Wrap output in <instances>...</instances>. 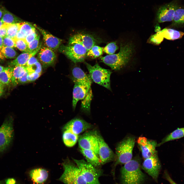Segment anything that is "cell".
<instances>
[{"instance_id":"6","label":"cell","mask_w":184,"mask_h":184,"mask_svg":"<svg viewBox=\"0 0 184 184\" xmlns=\"http://www.w3.org/2000/svg\"><path fill=\"white\" fill-rule=\"evenodd\" d=\"M85 63L92 80L111 90L110 77L112 72L109 70L102 67L97 63L93 66L86 62Z\"/></svg>"},{"instance_id":"31","label":"cell","mask_w":184,"mask_h":184,"mask_svg":"<svg viewBox=\"0 0 184 184\" xmlns=\"http://www.w3.org/2000/svg\"><path fill=\"white\" fill-rule=\"evenodd\" d=\"M93 94L91 89L89 90L85 97L82 100L81 109L82 111L89 113L90 111V105Z\"/></svg>"},{"instance_id":"8","label":"cell","mask_w":184,"mask_h":184,"mask_svg":"<svg viewBox=\"0 0 184 184\" xmlns=\"http://www.w3.org/2000/svg\"><path fill=\"white\" fill-rule=\"evenodd\" d=\"M59 48L60 52L75 63L84 62L87 52L84 46L76 43L61 45Z\"/></svg>"},{"instance_id":"30","label":"cell","mask_w":184,"mask_h":184,"mask_svg":"<svg viewBox=\"0 0 184 184\" xmlns=\"http://www.w3.org/2000/svg\"><path fill=\"white\" fill-rule=\"evenodd\" d=\"M172 24L178 25L184 24V7L179 6L176 10L174 15Z\"/></svg>"},{"instance_id":"7","label":"cell","mask_w":184,"mask_h":184,"mask_svg":"<svg viewBox=\"0 0 184 184\" xmlns=\"http://www.w3.org/2000/svg\"><path fill=\"white\" fill-rule=\"evenodd\" d=\"M73 160L79 169L87 184H101L99 177L102 175V170L93 166L83 159Z\"/></svg>"},{"instance_id":"3","label":"cell","mask_w":184,"mask_h":184,"mask_svg":"<svg viewBox=\"0 0 184 184\" xmlns=\"http://www.w3.org/2000/svg\"><path fill=\"white\" fill-rule=\"evenodd\" d=\"M135 141L134 136L128 135L117 145L116 151V162L112 172L113 176L115 175V168L117 165L125 164L132 158Z\"/></svg>"},{"instance_id":"18","label":"cell","mask_w":184,"mask_h":184,"mask_svg":"<svg viewBox=\"0 0 184 184\" xmlns=\"http://www.w3.org/2000/svg\"><path fill=\"white\" fill-rule=\"evenodd\" d=\"M42 34L44 42L47 47L53 50L59 48L62 40L48 33L44 29L34 25Z\"/></svg>"},{"instance_id":"15","label":"cell","mask_w":184,"mask_h":184,"mask_svg":"<svg viewBox=\"0 0 184 184\" xmlns=\"http://www.w3.org/2000/svg\"><path fill=\"white\" fill-rule=\"evenodd\" d=\"M91 127V125L85 121L80 118H76L67 123L63 129V131L69 130L73 133L78 135Z\"/></svg>"},{"instance_id":"52","label":"cell","mask_w":184,"mask_h":184,"mask_svg":"<svg viewBox=\"0 0 184 184\" xmlns=\"http://www.w3.org/2000/svg\"><path fill=\"white\" fill-rule=\"evenodd\" d=\"M4 85L0 81V90H4Z\"/></svg>"},{"instance_id":"33","label":"cell","mask_w":184,"mask_h":184,"mask_svg":"<svg viewBox=\"0 0 184 184\" xmlns=\"http://www.w3.org/2000/svg\"><path fill=\"white\" fill-rule=\"evenodd\" d=\"M103 51V48L95 45L87 52L86 56L91 58L94 59L102 55Z\"/></svg>"},{"instance_id":"34","label":"cell","mask_w":184,"mask_h":184,"mask_svg":"<svg viewBox=\"0 0 184 184\" xmlns=\"http://www.w3.org/2000/svg\"><path fill=\"white\" fill-rule=\"evenodd\" d=\"M1 51L5 57L7 59H13L16 57L17 52L11 47L3 46Z\"/></svg>"},{"instance_id":"23","label":"cell","mask_w":184,"mask_h":184,"mask_svg":"<svg viewBox=\"0 0 184 184\" xmlns=\"http://www.w3.org/2000/svg\"><path fill=\"white\" fill-rule=\"evenodd\" d=\"M159 32L164 38L170 40L181 38L184 35V32L172 29L165 28Z\"/></svg>"},{"instance_id":"25","label":"cell","mask_w":184,"mask_h":184,"mask_svg":"<svg viewBox=\"0 0 184 184\" xmlns=\"http://www.w3.org/2000/svg\"><path fill=\"white\" fill-rule=\"evenodd\" d=\"M27 71V66H14L11 83L14 86L18 84V81Z\"/></svg>"},{"instance_id":"22","label":"cell","mask_w":184,"mask_h":184,"mask_svg":"<svg viewBox=\"0 0 184 184\" xmlns=\"http://www.w3.org/2000/svg\"><path fill=\"white\" fill-rule=\"evenodd\" d=\"M80 151L87 162L97 168L101 165L99 158L93 151L82 149H80Z\"/></svg>"},{"instance_id":"53","label":"cell","mask_w":184,"mask_h":184,"mask_svg":"<svg viewBox=\"0 0 184 184\" xmlns=\"http://www.w3.org/2000/svg\"><path fill=\"white\" fill-rule=\"evenodd\" d=\"M5 67L0 65V73L2 72L4 69Z\"/></svg>"},{"instance_id":"51","label":"cell","mask_w":184,"mask_h":184,"mask_svg":"<svg viewBox=\"0 0 184 184\" xmlns=\"http://www.w3.org/2000/svg\"><path fill=\"white\" fill-rule=\"evenodd\" d=\"M5 24L1 20V19L0 20V28H2L3 27Z\"/></svg>"},{"instance_id":"28","label":"cell","mask_w":184,"mask_h":184,"mask_svg":"<svg viewBox=\"0 0 184 184\" xmlns=\"http://www.w3.org/2000/svg\"><path fill=\"white\" fill-rule=\"evenodd\" d=\"M14 66L5 67L0 73V81L4 85H8L11 82Z\"/></svg>"},{"instance_id":"13","label":"cell","mask_w":184,"mask_h":184,"mask_svg":"<svg viewBox=\"0 0 184 184\" xmlns=\"http://www.w3.org/2000/svg\"><path fill=\"white\" fill-rule=\"evenodd\" d=\"M137 142L144 159L148 158L157 152L156 150L157 143L155 140L147 139L144 137H139Z\"/></svg>"},{"instance_id":"42","label":"cell","mask_w":184,"mask_h":184,"mask_svg":"<svg viewBox=\"0 0 184 184\" xmlns=\"http://www.w3.org/2000/svg\"><path fill=\"white\" fill-rule=\"evenodd\" d=\"M37 35L36 31H35L27 35L25 37V39L28 44L34 40Z\"/></svg>"},{"instance_id":"35","label":"cell","mask_w":184,"mask_h":184,"mask_svg":"<svg viewBox=\"0 0 184 184\" xmlns=\"http://www.w3.org/2000/svg\"><path fill=\"white\" fill-rule=\"evenodd\" d=\"M16 47L20 51L28 52V44L25 39H15Z\"/></svg>"},{"instance_id":"49","label":"cell","mask_w":184,"mask_h":184,"mask_svg":"<svg viewBox=\"0 0 184 184\" xmlns=\"http://www.w3.org/2000/svg\"><path fill=\"white\" fill-rule=\"evenodd\" d=\"M3 46V38L0 36V50H1Z\"/></svg>"},{"instance_id":"46","label":"cell","mask_w":184,"mask_h":184,"mask_svg":"<svg viewBox=\"0 0 184 184\" xmlns=\"http://www.w3.org/2000/svg\"><path fill=\"white\" fill-rule=\"evenodd\" d=\"M7 25L5 24L3 27L0 28V36L3 38L7 36Z\"/></svg>"},{"instance_id":"20","label":"cell","mask_w":184,"mask_h":184,"mask_svg":"<svg viewBox=\"0 0 184 184\" xmlns=\"http://www.w3.org/2000/svg\"><path fill=\"white\" fill-rule=\"evenodd\" d=\"M29 175L31 180L35 183L43 184L48 178V173L44 169L37 168L30 170Z\"/></svg>"},{"instance_id":"14","label":"cell","mask_w":184,"mask_h":184,"mask_svg":"<svg viewBox=\"0 0 184 184\" xmlns=\"http://www.w3.org/2000/svg\"><path fill=\"white\" fill-rule=\"evenodd\" d=\"M96 135L98 143V156L101 164H105L115 159V155L103 138L99 135Z\"/></svg>"},{"instance_id":"36","label":"cell","mask_w":184,"mask_h":184,"mask_svg":"<svg viewBox=\"0 0 184 184\" xmlns=\"http://www.w3.org/2000/svg\"><path fill=\"white\" fill-rule=\"evenodd\" d=\"M118 49L116 42H112L107 44L103 49V51L109 55H111L114 54Z\"/></svg>"},{"instance_id":"29","label":"cell","mask_w":184,"mask_h":184,"mask_svg":"<svg viewBox=\"0 0 184 184\" xmlns=\"http://www.w3.org/2000/svg\"><path fill=\"white\" fill-rule=\"evenodd\" d=\"M31 57L30 53L24 52L18 56L15 60L9 62V66H26L29 59Z\"/></svg>"},{"instance_id":"27","label":"cell","mask_w":184,"mask_h":184,"mask_svg":"<svg viewBox=\"0 0 184 184\" xmlns=\"http://www.w3.org/2000/svg\"><path fill=\"white\" fill-rule=\"evenodd\" d=\"M4 24H12L22 22V20L8 10L4 7L3 15L1 19Z\"/></svg>"},{"instance_id":"11","label":"cell","mask_w":184,"mask_h":184,"mask_svg":"<svg viewBox=\"0 0 184 184\" xmlns=\"http://www.w3.org/2000/svg\"><path fill=\"white\" fill-rule=\"evenodd\" d=\"M100 39L88 34L78 33L74 34L69 39L68 43H76L84 46L87 52L94 46L101 42Z\"/></svg>"},{"instance_id":"44","label":"cell","mask_w":184,"mask_h":184,"mask_svg":"<svg viewBox=\"0 0 184 184\" xmlns=\"http://www.w3.org/2000/svg\"><path fill=\"white\" fill-rule=\"evenodd\" d=\"M28 74V72L27 70L25 74L19 80L18 84H24L29 82L27 78Z\"/></svg>"},{"instance_id":"10","label":"cell","mask_w":184,"mask_h":184,"mask_svg":"<svg viewBox=\"0 0 184 184\" xmlns=\"http://www.w3.org/2000/svg\"><path fill=\"white\" fill-rule=\"evenodd\" d=\"M142 168L156 182L161 168L157 152L151 157L144 159Z\"/></svg>"},{"instance_id":"32","label":"cell","mask_w":184,"mask_h":184,"mask_svg":"<svg viewBox=\"0 0 184 184\" xmlns=\"http://www.w3.org/2000/svg\"><path fill=\"white\" fill-rule=\"evenodd\" d=\"M19 23L7 24L6 36L14 39L15 38L19 30Z\"/></svg>"},{"instance_id":"37","label":"cell","mask_w":184,"mask_h":184,"mask_svg":"<svg viewBox=\"0 0 184 184\" xmlns=\"http://www.w3.org/2000/svg\"><path fill=\"white\" fill-rule=\"evenodd\" d=\"M27 70L28 73H36L41 74L42 67L40 63L37 61L31 66H27Z\"/></svg>"},{"instance_id":"40","label":"cell","mask_w":184,"mask_h":184,"mask_svg":"<svg viewBox=\"0 0 184 184\" xmlns=\"http://www.w3.org/2000/svg\"><path fill=\"white\" fill-rule=\"evenodd\" d=\"M164 38L159 31L156 34L152 36L150 38V40L152 43L158 44L163 41Z\"/></svg>"},{"instance_id":"21","label":"cell","mask_w":184,"mask_h":184,"mask_svg":"<svg viewBox=\"0 0 184 184\" xmlns=\"http://www.w3.org/2000/svg\"><path fill=\"white\" fill-rule=\"evenodd\" d=\"M35 31L34 26L30 23L21 22L19 23V30L15 39H25L27 35Z\"/></svg>"},{"instance_id":"2","label":"cell","mask_w":184,"mask_h":184,"mask_svg":"<svg viewBox=\"0 0 184 184\" xmlns=\"http://www.w3.org/2000/svg\"><path fill=\"white\" fill-rule=\"evenodd\" d=\"M120 47L118 53L100 57L102 62L116 71L120 70L128 63L134 51V47L131 42L120 43Z\"/></svg>"},{"instance_id":"1","label":"cell","mask_w":184,"mask_h":184,"mask_svg":"<svg viewBox=\"0 0 184 184\" xmlns=\"http://www.w3.org/2000/svg\"><path fill=\"white\" fill-rule=\"evenodd\" d=\"M141 160L136 156L125 163L120 170L121 184H142L146 176L141 170Z\"/></svg>"},{"instance_id":"48","label":"cell","mask_w":184,"mask_h":184,"mask_svg":"<svg viewBox=\"0 0 184 184\" xmlns=\"http://www.w3.org/2000/svg\"><path fill=\"white\" fill-rule=\"evenodd\" d=\"M4 7L0 6V19H1L3 13Z\"/></svg>"},{"instance_id":"38","label":"cell","mask_w":184,"mask_h":184,"mask_svg":"<svg viewBox=\"0 0 184 184\" xmlns=\"http://www.w3.org/2000/svg\"><path fill=\"white\" fill-rule=\"evenodd\" d=\"M40 37V35H38L34 40L28 44V52H31L38 47Z\"/></svg>"},{"instance_id":"39","label":"cell","mask_w":184,"mask_h":184,"mask_svg":"<svg viewBox=\"0 0 184 184\" xmlns=\"http://www.w3.org/2000/svg\"><path fill=\"white\" fill-rule=\"evenodd\" d=\"M3 46L14 48L16 47L15 39L6 36L3 38Z\"/></svg>"},{"instance_id":"41","label":"cell","mask_w":184,"mask_h":184,"mask_svg":"<svg viewBox=\"0 0 184 184\" xmlns=\"http://www.w3.org/2000/svg\"><path fill=\"white\" fill-rule=\"evenodd\" d=\"M41 74L36 73H28L27 78L29 82L34 81L40 77Z\"/></svg>"},{"instance_id":"50","label":"cell","mask_w":184,"mask_h":184,"mask_svg":"<svg viewBox=\"0 0 184 184\" xmlns=\"http://www.w3.org/2000/svg\"><path fill=\"white\" fill-rule=\"evenodd\" d=\"M5 57L2 52L1 50H0V59L2 60H4Z\"/></svg>"},{"instance_id":"45","label":"cell","mask_w":184,"mask_h":184,"mask_svg":"<svg viewBox=\"0 0 184 184\" xmlns=\"http://www.w3.org/2000/svg\"><path fill=\"white\" fill-rule=\"evenodd\" d=\"M164 177L167 180L170 184H178L176 182L169 176L167 171H164Z\"/></svg>"},{"instance_id":"24","label":"cell","mask_w":184,"mask_h":184,"mask_svg":"<svg viewBox=\"0 0 184 184\" xmlns=\"http://www.w3.org/2000/svg\"><path fill=\"white\" fill-rule=\"evenodd\" d=\"M78 138V135L73 133L69 130L64 131L63 140L64 144L68 147H72L75 145Z\"/></svg>"},{"instance_id":"16","label":"cell","mask_w":184,"mask_h":184,"mask_svg":"<svg viewBox=\"0 0 184 184\" xmlns=\"http://www.w3.org/2000/svg\"><path fill=\"white\" fill-rule=\"evenodd\" d=\"M73 92L72 107L75 109L77 102L79 100H82L86 97L90 90L91 86L75 83Z\"/></svg>"},{"instance_id":"9","label":"cell","mask_w":184,"mask_h":184,"mask_svg":"<svg viewBox=\"0 0 184 184\" xmlns=\"http://www.w3.org/2000/svg\"><path fill=\"white\" fill-rule=\"evenodd\" d=\"M179 6L178 0H173L159 7L156 13V21L160 23L172 21L175 11Z\"/></svg>"},{"instance_id":"19","label":"cell","mask_w":184,"mask_h":184,"mask_svg":"<svg viewBox=\"0 0 184 184\" xmlns=\"http://www.w3.org/2000/svg\"><path fill=\"white\" fill-rule=\"evenodd\" d=\"M72 79L74 83L91 86L92 79L89 75L86 74L80 67H75L72 71Z\"/></svg>"},{"instance_id":"47","label":"cell","mask_w":184,"mask_h":184,"mask_svg":"<svg viewBox=\"0 0 184 184\" xmlns=\"http://www.w3.org/2000/svg\"><path fill=\"white\" fill-rule=\"evenodd\" d=\"M38 61V60L34 56L30 57L28 60L26 66H29L35 63Z\"/></svg>"},{"instance_id":"4","label":"cell","mask_w":184,"mask_h":184,"mask_svg":"<svg viewBox=\"0 0 184 184\" xmlns=\"http://www.w3.org/2000/svg\"><path fill=\"white\" fill-rule=\"evenodd\" d=\"M13 124V117L9 116L0 127V155L6 153L12 145L14 135Z\"/></svg>"},{"instance_id":"17","label":"cell","mask_w":184,"mask_h":184,"mask_svg":"<svg viewBox=\"0 0 184 184\" xmlns=\"http://www.w3.org/2000/svg\"><path fill=\"white\" fill-rule=\"evenodd\" d=\"M38 57L44 67L52 65L56 58V55L53 50L45 47H41Z\"/></svg>"},{"instance_id":"12","label":"cell","mask_w":184,"mask_h":184,"mask_svg":"<svg viewBox=\"0 0 184 184\" xmlns=\"http://www.w3.org/2000/svg\"><path fill=\"white\" fill-rule=\"evenodd\" d=\"M78 143L80 149L91 150L98 156L99 146L96 134L85 133L79 138Z\"/></svg>"},{"instance_id":"43","label":"cell","mask_w":184,"mask_h":184,"mask_svg":"<svg viewBox=\"0 0 184 184\" xmlns=\"http://www.w3.org/2000/svg\"><path fill=\"white\" fill-rule=\"evenodd\" d=\"M0 184H19L13 178H9L0 181Z\"/></svg>"},{"instance_id":"5","label":"cell","mask_w":184,"mask_h":184,"mask_svg":"<svg viewBox=\"0 0 184 184\" xmlns=\"http://www.w3.org/2000/svg\"><path fill=\"white\" fill-rule=\"evenodd\" d=\"M62 164L64 171L59 180L65 184H87L77 165L68 160Z\"/></svg>"},{"instance_id":"54","label":"cell","mask_w":184,"mask_h":184,"mask_svg":"<svg viewBox=\"0 0 184 184\" xmlns=\"http://www.w3.org/2000/svg\"><path fill=\"white\" fill-rule=\"evenodd\" d=\"M4 91V90H0V96L2 94Z\"/></svg>"},{"instance_id":"26","label":"cell","mask_w":184,"mask_h":184,"mask_svg":"<svg viewBox=\"0 0 184 184\" xmlns=\"http://www.w3.org/2000/svg\"><path fill=\"white\" fill-rule=\"evenodd\" d=\"M184 137V127L178 128L164 138L161 142L157 144V147L169 141L178 139Z\"/></svg>"}]
</instances>
